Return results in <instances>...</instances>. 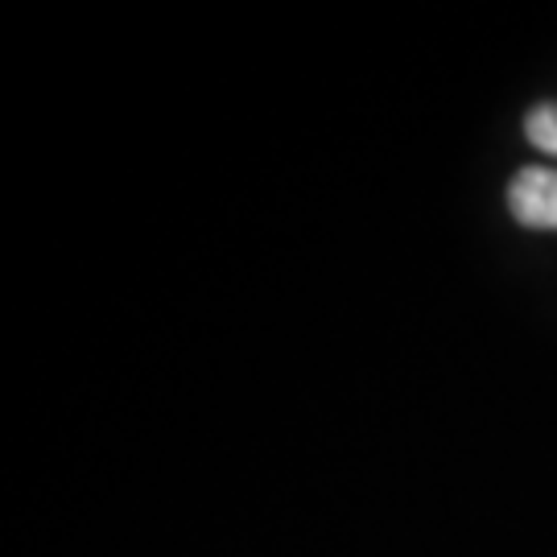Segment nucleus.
I'll use <instances>...</instances> for the list:
<instances>
[{
    "instance_id": "f03ea898",
    "label": "nucleus",
    "mask_w": 557,
    "mask_h": 557,
    "mask_svg": "<svg viewBox=\"0 0 557 557\" xmlns=\"http://www.w3.org/2000/svg\"><path fill=\"white\" fill-rule=\"evenodd\" d=\"M524 137H529L533 149L557 158V103H537V108L524 116Z\"/></svg>"
},
{
    "instance_id": "f257e3e1",
    "label": "nucleus",
    "mask_w": 557,
    "mask_h": 557,
    "mask_svg": "<svg viewBox=\"0 0 557 557\" xmlns=\"http://www.w3.org/2000/svg\"><path fill=\"white\" fill-rule=\"evenodd\" d=\"M508 207L524 227L557 232V174L545 165H524L517 178L508 182Z\"/></svg>"
}]
</instances>
